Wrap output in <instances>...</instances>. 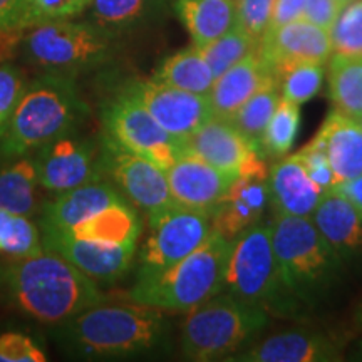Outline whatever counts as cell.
<instances>
[{"instance_id":"1","label":"cell","mask_w":362,"mask_h":362,"mask_svg":"<svg viewBox=\"0 0 362 362\" xmlns=\"http://www.w3.org/2000/svg\"><path fill=\"white\" fill-rule=\"evenodd\" d=\"M0 280L11 304L44 324L59 325L104 302V293L89 275L47 250L13 259Z\"/></svg>"},{"instance_id":"2","label":"cell","mask_w":362,"mask_h":362,"mask_svg":"<svg viewBox=\"0 0 362 362\" xmlns=\"http://www.w3.org/2000/svg\"><path fill=\"white\" fill-rule=\"evenodd\" d=\"M166 334L163 310L141 304H96L66 322L57 336L66 349L86 359H107L148 352Z\"/></svg>"},{"instance_id":"3","label":"cell","mask_w":362,"mask_h":362,"mask_svg":"<svg viewBox=\"0 0 362 362\" xmlns=\"http://www.w3.org/2000/svg\"><path fill=\"white\" fill-rule=\"evenodd\" d=\"M84 115L74 78L45 72L22 90L11 119L0 131V155L16 160L69 133Z\"/></svg>"},{"instance_id":"4","label":"cell","mask_w":362,"mask_h":362,"mask_svg":"<svg viewBox=\"0 0 362 362\" xmlns=\"http://www.w3.org/2000/svg\"><path fill=\"white\" fill-rule=\"evenodd\" d=\"M232 240L211 233L202 247L168 269L138 272L126 298L163 312H188L218 296Z\"/></svg>"},{"instance_id":"5","label":"cell","mask_w":362,"mask_h":362,"mask_svg":"<svg viewBox=\"0 0 362 362\" xmlns=\"http://www.w3.org/2000/svg\"><path fill=\"white\" fill-rule=\"evenodd\" d=\"M221 292L260 307L269 315L297 317L305 307L285 284L272 242V225L262 221L232 240Z\"/></svg>"},{"instance_id":"6","label":"cell","mask_w":362,"mask_h":362,"mask_svg":"<svg viewBox=\"0 0 362 362\" xmlns=\"http://www.w3.org/2000/svg\"><path fill=\"white\" fill-rule=\"evenodd\" d=\"M270 225L285 284L305 307L319 304L336 284L342 267L341 257L310 218L275 216Z\"/></svg>"},{"instance_id":"7","label":"cell","mask_w":362,"mask_h":362,"mask_svg":"<svg viewBox=\"0 0 362 362\" xmlns=\"http://www.w3.org/2000/svg\"><path fill=\"white\" fill-rule=\"evenodd\" d=\"M269 324L260 307L220 292L189 310L181 327V351L189 361L228 359Z\"/></svg>"},{"instance_id":"8","label":"cell","mask_w":362,"mask_h":362,"mask_svg":"<svg viewBox=\"0 0 362 362\" xmlns=\"http://www.w3.org/2000/svg\"><path fill=\"white\" fill-rule=\"evenodd\" d=\"M29 29L21 42L24 56L29 64L49 74L74 78L79 72L106 64L112 54L115 39L93 22L64 19Z\"/></svg>"},{"instance_id":"9","label":"cell","mask_w":362,"mask_h":362,"mask_svg":"<svg viewBox=\"0 0 362 362\" xmlns=\"http://www.w3.org/2000/svg\"><path fill=\"white\" fill-rule=\"evenodd\" d=\"M149 235L139 252V272L168 269L183 260L214 233L210 214L180 203L149 214Z\"/></svg>"},{"instance_id":"10","label":"cell","mask_w":362,"mask_h":362,"mask_svg":"<svg viewBox=\"0 0 362 362\" xmlns=\"http://www.w3.org/2000/svg\"><path fill=\"white\" fill-rule=\"evenodd\" d=\"M103 121L107 138L165 171L187 149L183 141L171 136L146 107L124 90L106 107Z\"/></svg>"},{"instance_id":"11","label":"cell","mask_w":362,"mask_h":362,"mask_svg":"<svg viewBox=\"0 0 362 362\" xmlns=\"http://www.w3.org/2000/svg\"><path fill=\"white\" fill-rule=\"evenodd\" d=\"M123 90L146 107L149 115L171 136L183 143L214 117L210 99L205 94L181 90L156 79L131 81Z\"/></svg>"},{"instance_id":"12","label":"cell","mask_w":362,"mask_h":362,"mask_svg":"<svg viewBox=\"0 0 362 362\" xmlns=\"http://www.w3.org/2000/svg\"><path fill=\"white\" fill-rule=\"evenodd\" d=\"M101 165L131 203L146 214L176 203L171 197L166 171L146 158L131 153L111 138H104Z\"/></svg>"},{"instance_id":"13","label":"cell","mask_w":362,"mask_h":362,"mask_svg":"<svg viewBox=\"0 0 362 362\" xmlns=\"http://www.w3.org/2000/svg\"><path fill=\"white\" fill-rule=\"evenodd\" d=\"M33 158L39 185L57 194L101 180L104 173L96 146L72 136L71 131L40 146Z\"/></svg>"},{"instance_id":"14","label":"cell","mask_w":362,"mask_h":362,"mask_svg":"<svg viewBox=\"0 0 362 362\" xmlns=\"http://www.w3.org/2000/svg\"><path fill=\"white\" fill-rule=\"evenodd\" d=\"M40 235H42L44 250L57 253L93 280L112 282L123 277L133 264L134 243L107 245V243L72 237L52 226H40Z\"/></svg>"},{"instance_id":"15","label":"cell","mask_w":362,"mask_h":362,"mask_svg":"<svg viewBox=\"0 0 362 362\" xmlns=\"http://www.w3.org/2000/svg\"><path fill=\"white\" fill-rule=\"evenodd\" d=\"M269 205V166L264 163L233 181L211 211V230L221 237L233 240L250 226L260 223Z\"/></svg>"},{"instance_id":"16","label":"cell","mask_w":362,"mask_h":362,"mask_svg":"<svg viewBox=\"0 0 362 362\" xmlns=\"http://www.w3.org/2000/svg\"><path fill=\"white\" fill-rule=\"evenodd\" d=\"M189 153L226 173L240 176L265 163L260 148L235 128L232 121L211 117L185 141Z\"/></svg>"},{"instance_id":"17","label":"cell","mask_w":362,"mask_h":362,"mask_svg":"<svg viewBox=\"0 0 362 362\" xmlns=\"http://www.w3.org/2000/svg\"><path fill=\"white\" fill-rule=\"evenodd\" d=\"M259 52L279 78L298 64H325L332 56V42L329 30L298 19L267 33Z\"/></svg>"},{"instance_id":"18","label":"cell","mask_w":362,"mask_h":362,"mask_svg":"<svg viewBox=\"0 0 362 362\" xmlns=\"http://www.w3.org/2000/svg\"><path fill=\"white\" fill-rule=\"evenodd\" d=\"M171 197L180 205L210 214L238 176L193 155L188 149L166 170Z\"/></svg>"},{"instance_id":"19","label":"cell","mask_w":362,"mask_h":362,"mask_svg":"<svg viewBox=\"0 0 362 362\" xmlns=\"http://www.w3.org/2000/svg\"><path fill=\"white\" fill-rule=\"evenodd\" d=\"M270 205L275 216L310 218L324 197L309 170L297 155L284 156L269 170Z\"/></svg>"},{"instance_id":"20","label":"cell","mask_w":362,"mask_h":362,"mask_svg":"<svg viewBox=\"0 0 362 362\" xmlns=\"http://www.w3.org/2000/svg\"><path fill=\"white\" fill-rule=\"evenodd\" d=\"M270 84H279V78L257 49L215 79L208 93L214 117L230 121L253 94Z\"/></svg>"},{"instance_id":"21","label":"cell","mask_w":362,"mask_h":362,"mask_svg":"<svg viewBox=\"0 0 362 362\" xmlns=\"http://www.w3.org/2000/svg\"><path fill=\"white\" fill-rule=\"evenodd\" d=\"M230 361L240 362H336L342 344L320 332H282L267 337Z\"/></svg>"},{"instance_id":"22","label":"cell","mask_w":362,"mask_h":362,"mask_svg":"<svg viewBox=\"0 0 362 362\" xmlns=\"http://www.w3.org/2000/svg\"><path fill=\"white\" fill-rule=\"evenodd\" d=\"M310 220L342 262L362 252V211L336 188L324 193Z\"/></svg>"},{"instance_id":"23","label":"cell","mask_w":362,"mask_h":362,"mask_svg":"<svg viewBox=\"0 0 362 362\" xmlns=\"http://www.w3.org/2000/svg\"><path fill=\"white\" fill-rule=\"evenodd\" d=\"M312 141L327 155L336 187L362 175V128L354 117L330 111Z\"/></svg>"},{"instance_id":"24","label":"cell","mask_w":362,"mask_h":362,"mask_svg":"<svg viewBox=\"0 0 362 362\" xmlns=\"http://www.w3.org/2000/svg\"><path fill=\"white\" fill-rule=\"evenodd\" d=\"M121 202H126V198L112 185L103 180L90 181L83 187L59 193L57 198L49 202L44 208L40 226L69 228L89 218L90 215L98 214L103 208Z\"/></svg>"},{"instance_id":"25","label":"cell","mask_w":362,"mask_h":362,"mask_svg":"<svg viewBox=\"0 0 362 362\" xmlns=\"http://www.w3.org/2000/svg\"><path fill=\"white\" fill-rule=\"evenodd\" d=\"M173 8L198 49L228 33L237 21V0H173Z\"/></svg>"},{"instance_id":"26","label":"cell","mask_w":362,"mask_h":362,"mask_svg":"<svg viewBox=\"0 0 362 362\" xmlns=\"http://www.w3.org/2000/svg\"><path fill=\"white\" fill-rule=\"evenodd\" d=\"M54 228V226H52ZM72 237L107 243V245H131L138 242L141 233V220L131 203L121 202L103 208L69 228H59Z\"/></svg>"},{"instance_id":"27","label":"cell","mask_w":362,"mask_h":362,"mask_svg":"<svg viewBox=\"0 0 362 362\" xmlns=\"http://www.w3.org/2000/svg\"><path fill=\"white\" fill-rule=\"evenodd\" d=\"M163 0H93L90 21L110 37L129 34L158 17Z\"/></svg>"},{"instance_id":"28","label":"cell","mask_w":362,"mask_h":362,"mask_svg":"<svg viewBox=\"0 0 362 362\" xmlns=\"http://www.w3.org/2000/svg\"><path fill=\"white\" fill-rule=\"evenodd\" d=\"M153 79L163 84L173 86L181 90H188L193 94H205L208 96L211 86L215 83V76L205 57L198 47L183 49L175 52L173 56L163 61Z\"/></svg>"},{"instance_id":"29","label":"cell","mask_w":362,"mask_h":362,"mask_svg":"<svg viewBox=\"0 0 362 362\" xmlns=\"http://www.w3.org/2000/svg\"><path fill=\"white\" fill-rule=\"evenodd\" d=\"M329 61L330 101L336 111L357 119L362 116V56L332 54Z\"/></svg>"},{"instance_id":"30","label":"cell","mask_w":362,"mask_h":362,"mask_svg":"<svg viewBox=\"0 0 362 362\" xmlns=\"http://www.w3.org/2000/svg\"><path fill=\"white\" fill-rule=\"evenodd\" d=\"M37 168L33 156L16 158L11 166L0 171V208L29 216L35 208Z\"/></svg>"},{"instance_id":"31","label":"cell","mask_w":362,"mask_h":362,"mask_svg":"<svg viewBox=\"0 0 362 362\" xmlns=\"http://www.w3.org/2000/svg\"><path fill=\"white\" fill-rule=\"evenodd\" d=\"M280 86L270 84L267 88L260 89L259 93L253 94L248 101L243 104L240 110L235 112L232 121L243 136H247L252 143H255L260 148L262 138L269 126L272 116H274L275 107L280 101ZM262 151V149H260Z\"/></svg>"},{"instance_id":"32","label":"cell","mask_w":362,"mask_h":362,"mask_svg":"<svg viewBox=\"0 0 362 362\" xmlns=\"http://www.w3.org/2000/svg\"><path fill=\"white\" fill-rule=\"evenodd\" d=\"M298 128H300V106L280 98L274 116L267 126L264 138H262V155L265 158H274V160H280L288 155L296 143Z\"/></svg>"},{"instance_id":"33","label":"cell","mask_w":362,"mask_h":362,"mask_svg":"<svg viewBox=\"0 0 362 362\" xmlns=\"http://www.w3.org/2000/svg\"><path fill=\"white\" fill-rule=\"evenodd\" d=\"M44 252L42 235L29 216L0 208V253L21 259Z\"/></svg>"},{"instance_id":"34","label":"cell","mask_w":362,"mask_h":362,"mask_svg":"<svg viewBox=\"0 0 362 362\" xmlns=\"http://www.w3.org/2000/svg\"><path fill=\"white\" fill-rule=\"evenodd\" d=\"M259 47L260 42H257L242 27L235 24L228 33L220 35L205 47H200V52L216 79Z\"/></svg>"},{"instance_id":"35","label":"cell","mask_w":362,"mask_h":362,"mask_svg":"<svg viewBox=\"0 0 362 362\" xmlns=\"http://www.w3.org/2000/svg\"><path fill=\"white\" fill-rule=\"evenodd\" d=\"M332 54L362 56V0H349L329 30Z\"/></svg>"},{"instance_id":"36","label":"cell","mask_w":362,"mask_h":362,"mask_svg":"<svg viewBox=\"0 0 362 362\" xmlns=\"http://www.w3.org/2000/svg\"><path fill=\"white\" fill-rule=\"evenodd\" d=\"M324 64H298L279 76L280 96L302 106L320 93L324 83Z\"/></svg>"},{"instance_id":"37","label":"cell","mask_w":362,"mask_h":362,"mask_svg":"<svg viewBox=\"0 0 362 362\" xmlns=\"http://www.w3.org/2000/svg\"><path fill=\"white\" fill-rule=\"evenodd\" d=\"M93 0H25L21 29L44 24V22L72 19L86 11Z\"/></svg>"},{"instance_id":"38","label":"cell","mask_w":362,"mask_h":362,"mask_svg":"<svg viewBox=\"0 0 362 362\" xmlns=\"http://www.w3.org/2000/svg\"><path fill=\"white\" fill-rule=\"evenodd\" d=\"M275 0H237V21L248 35L262 42L270 25Z\"/></svg>"},{"instance_id":"39","label":"cell","mask_w":362,"mask_h":362,"mask_svg":"<svg viewBox=\"0 0 362 362\" xmlns=\"http://www.w3.org/2000/svg\"><path fill=\"white\" fill-rule=\"evenodd\" d=\"M24 88V78L16 66L11 62L0 64V131L11 119Z\"/></svg>"},{"instance_id":"40","label":"cell","mask_w":362,"mask_h":362,"mask_svg":"<svg viewBox=\"0 0 362 362\" xmlns=\"http://www.w3.org/2000/svg\"><path fill=\"white\" fill-rule=\"evenodd\" d=\"M44 351L35 346L29 336L6 332L0 336V362H44Z\"/></svg>"},{"instance_id":"41","label":"cell","mask_w":362,"mask_h":362,"mask_svg":"<svg viewBox=\"0 0 362 362\" xmlns=\"http://www.w3.org/2000/svg\"><path fill=\"white\" fill-rule=\"evenodd\" d=\"M297 155L302 158V161H304L307 170H309L310 176L324 192H329V189L336 187L332 168H330L327 155L322 151V148L317 146L314 141H310L309 144H305L300 151H297Z\"/></svg>"},{"instance_id":"42","label":"cell","mask_w":362,"mask_h":362,"mask_svg":"<svg viewBox=\"0 0 362 362\" xmlns=\"http://www.w3.org/2000/svg\"><path fill=\"white\" fill-rule=\"evenodd\" d=\"M349 0H305L302 19L317 27L330 30L339 13Z\"/></svg>"},{"instance_id":"43","label":"cell","mask_w":362,"mask_h":362,"mask_svg":"<svg viewBox=\"0 0 362 362\" xmlns=\"http://www.w3.org/2000/svg\"><path fill=\"white\" fill-rule=\"evenodd\" d=\"M304 6H305V0H275L274 12H272L270 25L269 29H267V33L277 30L279 27L302 19Z\"/></svg>"},{"instance_id":"44","label":"cell","mask_w":362,"mask_h":362,"mask_svg":"<svg viewBox=\"0 0 362 362\" xmlns=\"http://www.w3.org/2000/svg\"><path fill=\"white\" fill-rule=\"evenodd\" d=\"M25 0H0V30L21 29Z\"/></svg>"},{"instance_id":"45","label":"cell","mask_w":362,"mask_h":362,"mask_svg":"<svg viewBox=\"0 0 362 362\" xmlns=\"http://www.w3.org/2000/svg\"><path fill=\"white\" fill-rule=\"evenodd\" d=\"M337 192L346 194L351 202H354L359 210L362 211V175L357 176V178L347 181V183H342L336 187Z\"/></svg>"},{"instance_id":"46","label":"cell","mask_w":362,"mask_h":362,"mask_svg":"<svg viewBox=\"0 0 362 362\" xmlns=\"http://www.w3.org/2000/svg\"><path fill=\"white\" fill-rule=\"evenodd\" d=\"M357 322L362 325V305L359 307V310H357Z\"/></svg>"},{"instance_id":"47","label":"cell","mask_w":362,"mask_h":362,"mask_svg":"<svg viewBox=\"0 0 362 362\" xmlns=\"http://www.w3.org/2000/svg\"><path fill=\"white\" fill-rule=\"evenodd\" d=\"M357 123H359V126L362 128V116H361V117H357Z\"/></svg>"}]
</instances>
